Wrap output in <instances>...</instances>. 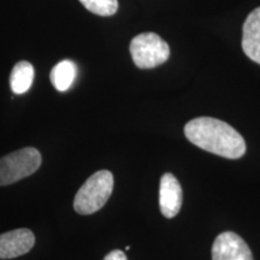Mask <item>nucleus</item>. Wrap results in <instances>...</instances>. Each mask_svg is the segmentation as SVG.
Returning <instances> with one entry per match:
<instances>
[{
  "label": "nucleus",
  "mask_w": 260,
  "mask_h": 260,
  "mask_svg": "<svg viewBox=\"0 0 260 260\" xmlns=\"http://www.w3.org/2000/svg\"><path fill=\"white\" fill-rule=\"evenodd\" d=\"M184 134L197 147L219 157L239 159L246 153L242 135L228 123L212 117L191 119L184 126Z\"/></svg>",
  "instance_id": "1"
},
{
  "label": "nucleus",
  "mask_w": 260,
  "mask_h": 260,
  "mask_svg": "<svg viewBox=\"0 0 260 260\" xmlns=\"http://www.w3.org/2000/svg\"><path fill=\"white\" fill-rule=\"evenodd\" d=\"M113 190V175L109 170L93 174L80 188L74 199V209L79 214H93L103 209Z\"/></svg>",
  "instance_id": "2"
},
{
  "label": "nucleus",
  "mask_w": 260,
  "mask_h": 260,
  "mask_svg": "<svg viewBox=\"0 0 260 260\" xmlns=\"http://www.w3.org/2000/svg\"><path fill=\"white\" fill-rule=\"evenodd\" d=\"M133 61L140 69H153L170 57V47L155 32H142L130 42Z\"/></svg>",
  "instance_id": "3"
},
{
  "label": "nucleus",
  "mask_w": 260,
  "mask_h": 260,
  "mask_svg": "<svg viewBox=\"0 0 260 260\" xmlns=\"http://www.w3.org/2000/svg\"><path fill=\"white\" fill-rule=\"evenodd\" d=\"M40 152L25 147L0 158V186H9L30 176L40 168Z\"/></svg>",
  "instance_id": "4"
},
{
  "label": "nucleus",
  "mask_w": 260,
  "mask_h": 260,
  "mask_svg": "<svg viewBox=\"0 0 260 260\" xmlns=\"http://www.w3.org/2000/svg\"><path fill=\"white\" fill-rule=\"evenodd\" d=\"M212 260H254L252 251L242 237L233 232L217 236L212 245Z\"/></svg>",
  "instance_id": "5"
},
{
  "label": "nucleus",
  "mask_w": 260,
  "mask_h": 260,
  "mask_svg": "<svg viewBox=\"0 0 260 260\" xmlns=\"http://www.w3.org/2000/svg\"><path fill=\"white\" fill-rule=\"evenodd\" d=\"M183 193L180 182L172 174H164L159 187V206L165 218H174L181 211Z\"/></svg>",
  "instance_id": "6"
},
{
  "label": "nucleus",
  "mask_w": 260,
  "mask_h": 260,
  "mask_svg": "<svg viewBox=\"0 0 260 260\" xmlns=\"http://www.w3.org/2000/svg\"><path fill=\"white\" fill-rule=\"evenodd\" d=\"M35 245V236L29 229H16L0 234V259L24 255Z\"/></svg>",
  "instance_id": "7"
},
{
  "label": "nucleus",
  "mask_w": 260,
  "mask_h": 260,
  "mask_svg": "<svg viewBox=\"0 0 260 260\" xmlns=\"http://www.w3.org/2000/svg\"><path fill=\"white\" fill-rule=\"evenodd\" d=\"M242 50L249 59L260 64V8L253 10L243 23Z\"/></svg>",
  "instance_id": "8"
},
{
  "label": "nucleus",
  "mask_w": 260,
  "mask_h": 260,
  "mask_svg": "<svg viewBox=\"0 0 260 260\" xmlns=\"http://www.w3.org/2000/svg\"><path fill=\"white\" fill-rule=\"evenodd\" d=\"M34 80V68L29 61H18L10 76V86L15 94H24L30 89Z\"/></svg>",
  "instance_id": "9"
},
{
  "label": "nucleus",
  "mask_w": 260,
  "mask_h": 260,
  "mask_svg": "<svg viewBox=\"0 0 260 260\" xmlns=\"http://www.w3.org/2000/svg\"><path fill=\"white\" fill-rule=\"evenodd\" d=\"M77 68L71 60H61L51 71V82L59 92H65L73 86L76 79Z\"/></svg>",
  "instance_id": "10"
},
{
  "label": "nucleus",
  "mask_w": 260,
  "mask_h": 260,
  "mask_svg": "<svg viewBox=\"0 0 260 260\" xmlns=\"http://www.w3.org/2000/svg\"><path fill=\"white\" fill-rule=\"evenodd\" d=\"M80 2L88 11L103 17L115 15L118 10V0H80Z\"/></svg>",
  "instance_id": "11"
},
{
  "label": "nucleus",
  "mask_w": 260,
  "mask_h": 260,
  "mask_svg": "<svg viewBox=\"0 0 260 260\" xmlns=\"http://www.w3.org/2000/svg\"><path fill=\"white\" fill-rule=\"evenodd\" d=\"M104 260H128L124 252L119 251V249H115V251L110 252Z\"/></svg>",
  "instance_id": "12"
}]
</instances>
